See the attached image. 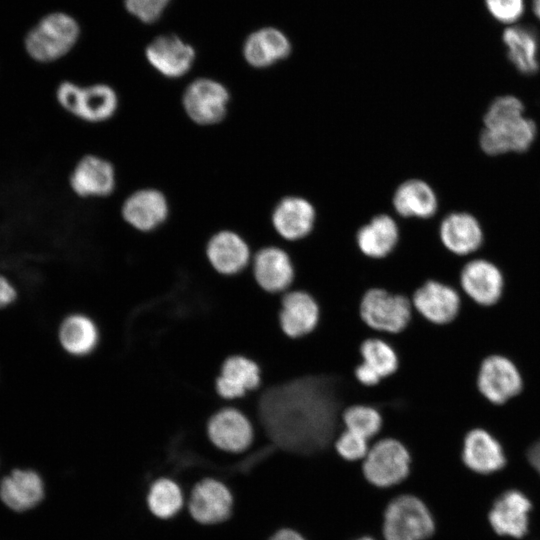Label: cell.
Returning <instances> with one entry per match:
<instances>
[{
	"label": "cell",
	"mask_w": 540,
	"mask_h": 540,
	"mask_svg": "<svg viewBox=\"0 0 540 540\" xmlns=\"http://www.w3.org/2000/svg\"><path fill=\"white\" fill-rule=\"evenodd\" d=\"M149 64L162 76L170 79L183 77L195 60V50L176 35H161L146 48Z\"/></svg>",
	"instance_id": "20"
},
{
	"label": "cell",
	"mask_w": 540,
	"mask_h": 540,
	"mask_svg": "<svg viewBox=\"0 0 540 540\" xmlns=\"http://www.w3.org/2000/svg\"><path fill=\"white\" fill-rule=\"evenodd\" d=\"M207 436L220 451L240 455L251 449L256 431L249 415L240 408L226 407L208 422Z\"/></svg>",
	"instance_id": "10"
},
{
	"label": "cell",
	"mask_w": 540,
	"mask_h": 540,
	"mask_svg": "<svg viewBox=\"0 0 540 540\" xmlns=\"http://www.w3.org/2000/svg\"><path fill=\"white\" fill-rule=\"evenodd\" d=\"M314 222V207L301 197L283 198L272 213L274 230L287 242H298L308 237L313 230Z\"/></svg>",
	"instance_id": "22"
},
{
	"label": "cell",
	"mask_w": 540,
	"mask_h": 540,
	"mask_svg": "<svg viewBox=\"0 0 540 540\" xmlns=\"http://www.w3.org/2000/svg\"><path fill=\"white\" fill-rule=\"evenodd\" d=\"M146 505L153 517L163 521L171 520L184 511L186 493L176 480L162 476L150 484Z\"/></svg>",
	"instance_id": "29"
},
{
	"label": "cell",
	"mask_w": 540,
	"mask_h": 540,
	"mask_svg": "<svg viewBox=\"0 0 540 540\" xmlns=\"http://www.w3.org/2000/svg\"><path fill=\"white\" fill-rule=\"evenodd\" d=\"M436 521L428 505L411 493H400L385 507L381 540H429Z\"/></svg>",
	"instance_id": "3"
},
{
	"label": "cell",
	"mask_w": 540,
	"mask_h": 540,
	"mask_svg": "<svg viewBox=\"0 0 540 540\" xmlns=\"http://www.w3.org/2000/svg\"><path fill=\"white\" fill-rule=\"evenodd\" d=\"M528 460L540 474V440L537 441L528 451Z\"/></svg>",
	"instance_id": "40"
},
{
	"label": "cell",
	"mask_w": 540,
	"mask_h": 540,
	"mask_svg": "<svg viewBox=\"0 0 540 540\" xmlns=\"http://www.w3.org/2000/svg\"><path fill=\"white\" fill-rule=\"evenodd\" d=\"M400 241L399 228L388 215L374 217L355 234L359 252L368 259L382 260L391 255Z\"/></svg>",
	"instance_id": "24"
},
{
	"label": "cell",
	"mask_w": 540,
	"mask_h": 540,
	"mask_svg": "<svg viewBox=\"0 0 540 540\" xmlns=\"http://www.w3.org/2000/svg\"><path fill=\"white\" fill-rule=\"evenodd\" d=\"M354 377L357 382L364 387H374L383 380L381 376L372 367H370L363 361H361L355 367Z\"/></svg>",
	"instance_id": "37"
},
{
	"label": "cell",
	"mask_w": 540,
	"mask_h": 540,
	"mask_svg": "<svg viewBox=\"0 0 540 540\" xmlns=\"http://www.w3.org/2000/svg\"><path fill=\"white\" fill-rule=\"evenodd\" d=\"M262 386V370L257 361L244 354H233L222 364L216 390L226 400H239Z\"/></svg>",
	"instance_id": "18"
},
{
	"label": "cell",
	"mask_w": 540,
	"mask_h": 540,
	"mask_svg": "<svg viewBox=\"0 0 540 540\" xmlns=\"http://www.w3.org/2000/svg\"><path fill=\"white\" fill-rule=\"evenodd\" d=\"M461 457L470 470L480 474L498 471L506 462L500 443L483 429H473L466 434Z\"/></svg>",
	"instance_id": "25"
},
{
	"label": "cell",
	"mask_w": 540,
	"mask_h": 540,
	"mask_svg": "<svg viewBox=\"0 0 540 540\" xmlns=\"http://www.w3.org/2000/svg\"><path fill=\"white\" fill-rule=\"evenodd\" d=\"M249 269L258 287L273 295L290 290L295 280L291 255L280 245L270 244L259 248L252 256Z\"/></svg>",
	"instance_id": "12"
},
{
	"label": "cell",
	"mask_w": 540,
	"mask_h": 540,
	"mask_svg": "<svg viewBox=\"0 0 540 540\" xmlns=\"http://www.w3.org/2000/svg\"><path fill=\"white\" fill-rule=\"evenodd\" d=\"M69 184L72 191L82 198L107 197L116 188V169L108 159L88 154L75 165Z\"/></svg>",
	"instance_id": "17"
},
{
	"label": "cell",
	"mask_w": 540,
	"mask_h": 540,
	"mask_svg": "<svg viewBox=\"0 0 540 540\" xmlns=\"http://www.w3.org/2000/svg\"><path fill=\"white\" fill-rule=\"evenodd\" d=\"M56 98L63 109L88 123L111 119L119 107L116 90L106 83L81 86L65 81L59 84Z\"/></svg>",
	"instance_id": "5"
},
{
	"label": "cell",
	"mask_w": 540,
	"mask_h": 540,
	"mask_svg": "<svg viewBox=\"0 0 540 540\" xmlns=\"http://www.w3.org/2000/svg\"><path fill=\"white\" fill-rule=\"evenodd\" d=\"M370 444V441L363 436L348 429H343L336 437L333 448L344 461L356 463L362 462L365 458Z\"/></svg>",
	"instance_id": "34"
},
{
	"label": "cell",
	"mask_w": 540,
	"mask_h": 540,
	"mask_svg": "<svg viewBox=\"0 0 540 540\" xmlns=\"http://www.w3.org/2000/svg\"><path fill=\"white\" fill-rule=\"evenodd\" d=\"M230 92L212 78L201 77L191 81L182 94V107L187 117L200 126L220 123L227 115Z\"/></svg>",
	"instance_id": "9"
},
{
	"label": "cell",
	"mask_w": 540,
	"mask_h": 540,
	"mask_svg": "<svg viewBox=\"0 0 540 540\" xmlns=\"http://www.w3.org/2000/svg\"><path fill=\"white\" fill-rule=\"evenodd\" d=\"M477 385L481 394L494 404H503L522 390V377L512 361L491 355L482 362Z\"/></svg>",
	"instance_id": "16"
},
{
	"label": "cell",
	"mask_w": 540,
	"mask_h": 540,
	"mask_svg": "<svg viewBox=\"0 0 540 540\" xmlns=\"http://www.w3.org/2000/svg\"><path fill=\"white\" fill-rule=\"evenodd\" d=\"M360 356L382 379L392 376L399 368L397 351L380 336L366 338L360 345Z\"/></svg>",
	"instance_id": "32"
},
{
	"label": "cell",
	"mask_w": 540,
	"mask_h": 540,
	"mask_svg": "<svg viewBox=\"0 0 540 540\" xmlns=\"http://www.w3.org/2000/svg\"><path fill=\"white\" fill-rule=\"evenodd\" d=\"M17 297V291L11 282L4 276H0V308L11 305Z\"/></svg>",
	"instance_id": "38"
},
{
	"label": "cell",
	"mask_w": 540,
	"mask_h": 540,
	"mask_svg": "<svg viewBox=\"0 0 540 540\" xmlns=\"http://www.w3.org/2000/svg\"><path fill=\"white\" fill-rule=\"evenodd\" d=\"M282 332L291 339L311 334L320 321V307L312 294L301 289H290L281 294L278 314Z\"/></svg>",
	"instance_id": "15"
},
{
	"label": "cell",
	"mask_w": 540,
	"mask_h": 540,
	"mask_svg": "<svg viewBox=\"0 0 540 540\" xmlns=\"http://www.w3.org/2000/svg\"><path fill=\"white\" fill-rule=\"evenodd\" d=\"M443 246L451 253L464 256L476 251L482 244V228L475 217L465 212L446 216L439 228Z\"/></svg>",
	"instance_id": "26"
},
{
	"label": "cell",
	"mask_w": 540,
	"mask_h": 540,
	"mask_svg": "<svg viewBox=\"0 0 540 540\" xmlns=\"http://www.w3.org/2000/svg\"><path fill=\"white\" fill-rule=\"evenodd\" d=\"M346 378L315 375L261 387L253 395L256 437L286 452L309 455L328 450L345 429Z\"/></svg>",
	"instance_id": "1"
},
{
	"label": "cell",
	"mask_w": 540,
	"mask_h": 540,
	"mask_svg": "<svg viewBox=\"0 0 540 540\" xmlns=\"http://www.w3.org/2000/svg\"><path fill=\"white\" fill-rule=\"evenodd\" d=\"M206 256L220 274L235 276L249 268L253 254L248 242L240 234L224 229L209 238Z\"/></svg>",
	"instance_id": "19"
},
{
	"label": "cell",
	"mask_w": 540,
	"mask_h": 540,
	"mask_svg": "<svg viewBox=\"0 0 540 540\" xmlns=\"http://www.w3.org/2000/svg\"><path fill=\"white\" fill-rule=\"evenodd\" d=\"M345 429L353 431L367 440H376L383 427L380 411L369 404L357 403L346 407L341 415Z\"/></svg>",
	"instance_id": "33"
},
{
	"label": "cell",
	"mask_w": 540,
	"mask_h": 540,
	"mask_svg": "<svg viewBox=\"0 0 540 540\" xmlns=\"http://www.w3.org/2000/svg\"><path fill=\"white\" fill-rule=\"evenodd\" d=\"M489 14L507 26L516 24L525 13V0H484Z\"/></svg>",
	"instance_id": "35"
},
{
	"label": "cell",
	"mask_w": 540,
	"mask_h": 540,
	"mask_svg": "<svg viewBox=\"0 0 540 540\" xmlns=\"http://www.w3.org/2000/svg\"><path fill=\"white\" fill-rule=\"evenodd\" d=\"M46 498V483L31 467H14L0 476V501L11 512L25 514Z\"/></svg>",
	"instance_id": "11"
},
{
	"label": "cell",
	"mask_w": 540,
	"mask_h": 540,
	"mask_svg": "<svg viewBox=\"0 0 540 540\" xmlns=\"http://www.w3.org/2000/svg\"><path fill=\"white\" fill-rule=\"evenodd\" d=\"M459 283L467 296L483 306H491L498 302L503 290L500 270L484 259L466 263L460 271Z\"/></svg>",
	"instance_id": "21"
},
{
	"label": "cell",
	"mask_w": 540,
	"mask_h": 540,
	"mask_svg": "<svg viewBox=\"0 0 540 540\" xmlns=\"http://www.w3.org/2000/svg\"><path fill=\"white\" fill-rule=\"evenodd\" d=\"M79 27L64 14L53 13L43 18L26 37V49L37 61L50 62L67 54L77 41Z\"/></svg>",
	"instance_id": "8"
},
{
	"label": "cell",
	"mask_w": 540,
	"mask_h": 540,
	"mask_svg": "<svg viewBox=\"0 0 540 540\" xmlns=\"http://www.w3.org/2000/svg\"><path fill=\"white\" fill-rule=\"evenodd\" d=\"M532 10L534 15L540 21V0H532Z\"/></svg>",
	"instance_id": "41"
},
{
	"label": "cell",
	"mask_w": 540,
	"mask_h": 540,
	"mask_svg": "<svg viewBox=\"0 0 540 540\" xmlns=\"http://www.w3.org/2000/svg\"><path fill=\"white\" fill-rule=\"evenodd\" d=\"M393 205L402 216L429 218L437 210V197L426 182L411 179L397 188Z\"/></svg>",
	"instance_id": "30"
},
{
	"label": "cell",
	"mask_w": 540,
	"mask_h": 540,
	"mask_svg": "<svg viewBox=\"0 0 540 540\" xmlns=\"http://www.w3.org/2000/svg\"><path fill=\"white\" fill-rule=\"evenodd\" d=\"M502 40L509 60L518 71L531 75L539 70V40L533 29L518 24L507 26Z\"/></svg>",
	"instance_id": "28"
},
{
	"label": "cell",
	"mask_w": 540,
	"mask_h": 540,
	"mask_svg": "<svg viewBox=\"0 0 540 540\" xmlns=\"http://www.w3.org/2000/svg\"><path fill=\"white\" fill-rule=\"evenodd\" d=\"M411 464V454L401 441L383 437L371 442L361 462V469L370 485L379 489H391L407 480Z\"/></svg>",
	"instance_id": "4"
},
{
	"label": "cell",
	"mask_w": 540,
	"mask_h": 540,
	"mask_svg": "<svg viewBox=\"0 0 540 540\" xmlns=\"http://www.w3.org/2000/svg\"><path fill=\"white\" fill-rule=\"evenodd\" d=\"M267 540H307L300 532L292 528H281L275 531Z\"/></svg>",
	"instance_id": "39"
},
{
	"label": "cell",
	"mask_w": 540,
	"mask_h": 540,
	"mask_svg": "<svg viewBox=\"0 0 540 540\" xmlns=\"http://www.w3.org/2000/svg\"><path fill=\"white\" fill-rule=\"evenodd\" d=\"M529 499L520 491L509 490L494 502L489 513V522L499 535L523 537L528 530Z\"/></svg>",
	"instance_id": "23"
},
{
	"label": "cell",
	"mask_w": 540,
	"mask_h": 540,
	"mask_svg": "<svg viewBox=\"0 0 540 540\" xmlns=\"http://www.w3.org/2000/svg\"><path fill=\"white\" fill-rule=\"evenodd\" d=\"M354 540H377V539H375V538L372 537V536L366 535V536L358 537V538H356V539H354Z\"/></svg>",
	"instance_id": "42"
},
{
	"label": "cell",
	"mask_w": 540,
	"mask_h": 540,
	"mask_svg": "<svg viewBox=\"0 0 540 540\" xmlns=\"http://www.w3.org/2000/svg\"><path fill=\"white\" fill-rule=\"evenodd\" d=\"M59 340L69 354L84 356L97 346L99 333L91 318L83 314L67 316L59 329Z\"/></svg>",
	"instance_id": "31"
},
{
	"label": "cell",
	"mask_w": 540,
	"mask_h": 540,
	"mask_svg": "<svg viewBox=\"0 0 540 540\" xmlns=\"http://www.w3.org/2000/svg\"><path fill=\"white\" fill-rule=\"evenodd\" d=\"M414 311L436 326L453 323L461 310L458 290L448 283L429 279L410 297Z\"/></svg>",
	"instance_id": "13"
},
{
	"label": "cell",
	"mask_w": 540,
	"mask_h": 540,
	"mask_svg": "<svg viewBox=\"0 0 540 540\" xmlns=\"http://www.w3.org/2000/svg\"><path fill=\"white\" fill-rule=\"evenodd\" d=\"M291 51L288 38L275 28H263L245 41L243 55L255 68H265L286 58Z\"/></svg>",
	"instance_id": "27"
},
{
	"label": "cell",
	"mask_w": 540,
	"mask_h": 540,
	"mask_svg": "<svg viewBox=\"0 0 540 540\" xmlns=\"http://www.w3.org/2000/svg\"><path fill=\"white\" fill-rule=\"evenodd\" d=\"M234 503V495L224 481L206 476L196 481L188 491L185 510L196 523L215 526L231 518Z\"/></svg>",
	"instance_id": "7"
},
{
	"label": "cell",
	"mask_w": 540,
	"mask_h": 540,
	"mask_svg": "<svg viewBox=\"0 0 540 540\" xmlns=\"http://www.w3.org/2000/svg\"><path fill=\"white\" fill-rule=\"evenodd\" d=\"M170 0H125L127 10L145 23L156 21Z\"/></svg>",
	"instance_id": "36"
},
{
	"label": "cell",
	"mask_w": 540,
	"mask_h": 540,
	"mask_svg": "<svg viewBox=\"0 0 540 540\" xmlns=\"http://www.w3.org/2000/svg\"><path fill=\"white\" fill-rule=\"evenodd\" d=\"M479 136L481 149L488 155L524 152L535 139L533 120L524 116V105L511 95L496 98L484 115Z\"/></svg>",
	"instance_id": "2"
},
{
	"label": "cell",
	"mask_w": 540,
	"mask_h": 540,
	"mask_svg": "<svg viewBox=\"0 0 540 540\" xmlns=\"http://www.w3.org/2000/svg\"><path fill=\"white\" fill-rule=\"evenodd\" d=\"M413 314L410 297L382 288L367 290L360 302L361 319L377 336L402 332Z\"/></svg>",
	"instance_id": "6"
},
{
	"label": "cell",
	"mask_w": 540,
	"mask_h": 540,
	"mask_svg": "<svg viewBox=\"0 0 540 540\" xmlns=\"http://www.w3.org/2000/svg\"><path fill=\"white\" fill-rule=\"evenodd\" d=\"M123 220L140 232H151L167 220L170 212L166 195L157 188H140L129 194L121 206Z\"/></svg>",
	"instance_id": "14"
}]
</instances>
